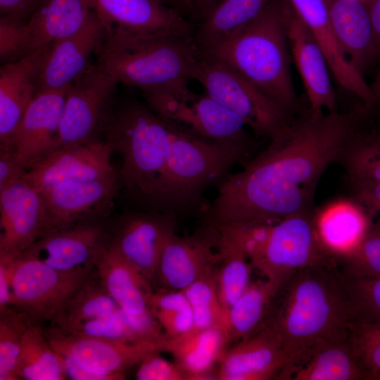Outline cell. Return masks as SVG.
Masks as SVG:
<instances>
[{"instance_id":"6da1fadb","label":"cell","mask_w":380,"mask_h":380,"mask_svg":"<svg viewBox=\"0 0 380 380\" xmlns=\"http://www.w3.org/2000/svg\"><path fill=\"white\" fill-rule=\"evenodd\" d=\"M337 111L291 121L239 172L222 182L209 215L215 224L271 223L312 210L316 185L357 127Z\"/></svg>"},{"instance_id":"7a4b0ae2","label":"cell","mask_w":380,"mask_h":380,"mask_svg":"<svg viewBox=\"0 0 380 380\" xmlns=\"http://www.w3.org/2000/svg\"><path fill=\"white\" fill-rule=\"evenodd\" d=\"M356 320L340 268L319 265L294 273L279 286L264 322L282 341L291 379L319 346L348 341Z\"/></svg>"},{"instance_id":"3957f363","label":"cell","mask_w":380,"mask_h":380,"mask_svg":"<svg viewBox=\"0 0 380 380\" xmlns=\"http://www.w3.org/2000/svg\"><path fill=\"white\" fill-rule=\"evenodd\" d=\"M287 3L271 0L252 21L198 50L239 73L293 115L301 107L291 72Z\"/></svg>"},{"instance_id":"277c9868","label":"cell","mask_w":380,"mask_h":380,"mask_svg":"<svg viewBox=\"0 0 380 380\" xmlns=\"http://www.w3.org/2000/svg\"><path fill=\"white\" fill-rule=\"evenodd\" d=\"M96 63L118 82L141 91L188 86L199 58L194 37L106 33Z\"/></svg>"},{"instance_id":"5b68a950","label":"cell","mask_w":380,"mask_h":380,"mask_svg":"<svg viewBox=\"0 0 380 380\" xmlns=\"http://www.w3.org/2000/svg\"><path fill=\"white\" fill-rule=\"evenodd\" d=\"M167 123V158L153 201L172 210L196 203L206 188L246 156L248 144L211 141Z\"/></svg>"},{"instance_id":"8992f818","label":"cell","mask_w":380,"mask_h":380,"mask_svg":"<svg viewBox=\"0 0 380 380\" xmlns=\"http://www.w3.org/2000/svg\"><path fill=\"white\" fill-rule=\"evenodd\" d=\"M120 154V175L127 189L153 201L166 162L170 129L149 107L128 103L114 106L103 134Z\"/></svg>"},{"instance_id":"52a82bcc","label":"cell","mask_w":380,"mask_h":380,"mask_svg":"<svg viewBox=\"0 0 380 380\" xmlns=\"http://www.w3.org/2000/svg\"><path fill=\"white\" fill-rule=\"evenodd\" d=\"M312 211L269 223L248 256L253 269L277 289L294 273L319 265L338 266L321 247L313 226Z\"/></svg>"},{"instance_id":"ba28073f","label":"cell","mask_w":380,"mask_h":380,"mask_svg":"<svg viewBox=\"0 0 380 380\" xmlns=\"http://www.w3.org/2000/svg\"><path fill=\"white\" fill-rule=\"evenodd\" d=\"M194 80L258 135L271 138L292 119L291 113L247 79L217 61L199 54Z\"/></svg>"},{"instance_id":"9c48e42d","label":"cell","mask_w":380,"mask_h":380,"mask_svg":"<svg viewBox=\"0 0 380 380\" xmlns=\"http://www.w3.org/2000/svg\"><path fill=\"white\" fill-rule=\"evenodd\" d=\"M141 93L161 119L194 135L221 142L248 141L242 119L205 92L196 94L184 86Z\"/></svg>"},{"instance_id":"30bf717a","label":"cell","mask_w":380,"mask_h":380,"mask_svg":"<svg viewBox=\"0 0 380 380\" xmlns=\"http://www.w3.org/2000/svg\"><path fill=\"white\" fill-rule=\"evenodd\" d=\"M118 84L99 64L91 63L68 87L56 149L102 139Z\"/></svg>"},{"instance_id":"8fae6325","label":"cell","mask_w":380,"mask_h":380,"mask_svg":"<svg viewBox=\"0 0 380 380\" xmlns=\"http://www.w3.org/2000/svg\"><path fill=\"white\" fill-rule=\"evenodd\" d=\"M13 308L32 322H51L72 293L94 272H65L20 255L8 261Z\"/></svg>"},{"instance_id":"7c38bea8","label":"cell","mask_w":380,"mask_h":380,"mask_svg":"<svg viewBox=\"0 0 380 380\" xmlns=\"http://www.w3.org/2000/svg\"><path fill=\"white\" fill-rule=\"evenodd\" d=\"M52 348L87 372L104 380L125 379L124 372L146 356L165 351L168 336L138 342H122L66 334L51 327L45 331Z\"/></svg>"},{"instance_id":"4fadbf2b","label":"cell","mask_w":380,"mask_h":380,"mask_svg":"<svg viewBox=\"0 0 380 380\" xmlns=\"http://www.w3.org/2000/svg\"><path fill=\"white\" fill-rule=\"evenodd\" d=\"M118 189V174L96 179L61 182L44 189L40 192L47 211L45 234L99 221L112 207Z\"/></svg>"},{"instance_id":"5bb4252c","label":"cell","mask_w":380,"mask_h":380,"mask_svg":"<svg viewBox=\"0 0 380 380\" xmlns=\"http://www.w3.org/2000/svg\"><path fill=\"white\" fill-rule=\"evenodd\" d=\"M110 236V229L99 221L83 223L42 236L20 255L62 272L89 273L108 248Z\"/></svg>"},{"instance_id":"9a60e30c","label":"cell","mask_w":380,"mask_h":380,"mask_svg":"<svg viewBox=\"0 0 380 380\" xmlns=\"http://www.w3.org/2000/svg\"><path fill=\"white\" fill-rule=\"evenodd\" d=\"M47 220L42 193L23 179L0 190V259L19 257L45 234Z\"/></svg>"},{"instance_id":"2e32d148","label":"cell","mask_w":380,"mask_h":380,"mask_svg":"<svg viewBox=\"0 0 380 380\" xmlns=\"http://www.w3.org/2000/svg\"><path fill=\"white\" fill-rule=\"evenodd\" d=\"M106 33L193 37L196 25L160 0H87Z\"/></svg>"},{"instance_id":"e0dca14e","label":"cell","mask_w":380,"mask_h":380,"mask_svg":"<svg viewBox=\"0 0 380 380\" xmlns=\"http://www.w3.org/2000/svg\"><path fill=\"white\" fill-rule=\"evenodd\" d=\"M220 380L290 379V365L277 331L263 322L251 335L226 349L220 362Z\"/></svg>"},{"instance_id":"ac0fdd59","label":"cell","mask_w":380,"mask_h":380,"mask_svg":"<svg viewBox=\"0 0 380 380\" xmlns=\"http://www.w3.org/2000/svg\"><path fill=\"white\" fill-rule=\"evenodd\" d=\"M174 234L172 215L129 214L121 217L110 229L108 247L151 284L163 248Z\"/></svg>"},{"instance_id":"d6986e66","label":"cell","mask_w":380,"mask_h":380,"mask_svg":"<svg viewBox=\"0 0 380 380\" xmlns=\"http://www.w3.org/2000/svg\"><path fill=\"white\" fill-rule=\"evenodd\" d=\"M112 146L104 139L61 148L27 170L23 179L39 191L53 184L103 178L116 173L111 165Z\"/></svg>"},{"instance_id":"ffe728a7","label":"cell","mask_w":380,"mask_h":380,"mask_svg":"<svg viewBox=\"0 0 380 380\" xmlns=\"http://www.w3.org/2000/svg\"><path fill=\"white\" fill-rule=\"evenodd\" d=\"M67 89L38 92L15 129L11 148L26 171L57 148Z\"/></svg>"},{"instance_id":"44dd1931","label":"cell","mask_w":380,"mask_h":380,"mask_svg":"<svg viewBox=\"0 0 380 380\" xmlns=\"http://www.w3.org/2000/svg\"><path fill=\"white\" fill-rule=\"evenodd\" d=\"M95 269L107 292L139 329L153 338L166 335L149 308L150 283L130 263L108 246Z\"/></svg>"},{"instance_id":"7402d4cb","label":"cell","mask_w":380,"mask_h":380,"mask_svg":"<svg viewBox=\"0 0 380 380\" xmlns=\"http://www.w3.org/2000/svg\"><path fill=\"white\" fill-rule=\"evenodd\" d=\"M286 25L291 58L299 72L313 115L336 111V95L322 48L288 1Z\"/></svg>"},{"instance_id":"603a6c76","label":"cell","mask_w":380,"mask_h":380,"mask_svg":"<svg viewBox=\"0 0 380 380\" xmlns=\"http://www.w3.org/2000/svg\"><path fill=\"white\" fill-rule=\"evenodd\" d=\"M219 232L181 237L174 234L160 255L156 277L170 291H182L196 281L214 272L221 259Z\"/></svg>"},{"instance_id":"cb8c5ba5","label":"cell","mask_w":380,"mask_h":380,"mask_svg":"<svg viewBox=\"0 0 380 380\" xmlns=\"http://www.w3.org/2000/svg\"><path fill=\"white\" fill-rule=\"evenodd\" d=\"M312 218L321 247L337 263L357 249L374 221L354 196L326 202L312 211Z\"/></svg>"},{"instance_id":"d4e9b609","label":"cell","mask_w":380,"mask_h":380,"mask_svg":"<svg viewBox=\"0 0 380 380\" xmlns=\"http://www.w3.org/2000/svg\"><path fill=\"white\" fill-rule=\"evenodd\" d=\"M106 31L96 13L77 32L51 44L44 63L37 92L68 87L91 64L101 48Z\"/></svg>"},{"instance_id":"484cf974","label":"cell","mask_w":380,"mask_h":380,"mask_svg":"<svg viewBox=\"0 0 380 380\" xmlns=\"http://www.w3.org/2000/svg\"><path fill=\"white\" fill-rule=\"evenodd\" d=\"M51 44L0 68V148H11L15 129L37 94Z\"/></svg>"},{"instance_id":"4316f807","label":"cell","mask_w":380,"mask_h":380,"mask_svg":"<svg viewBox=\"0 0 380 380\" xmlns=\"http://www.w3.org/2000/svg\"><path fill=\"white\" fill-rule=\"evenodd\" d=\"M315 37L336 80L370 107L376 104L370 86L344 56L336 39L324 0H288Z\"/></svg>"},{"instance_id":"83f0119b","label":"cell","mask_w":380,"mask_h":380,"mask_svg":"<svg viewBox=\"0 0 380 380\" xmlns=\"http://www.w3.org/2000/svg\"><path fill=\"white\" fill-rule=\"evenodd\" d=\"M340 49L362 75L374 62V34L365 0H324Z\"/></svg>"},{"instance_id":"f1b7e54d","label":"cell","mask_w":380,"mask_h":380,"mask_svg":"<svg viewBox=\"0 0 380 380\" xmlns=\"http://www.w3.org/2000/svg\"><path fill=\"white\" fill-rule=\"evenodd\" d=\"M94 13L87 0H44L25 24L23 56L77 32Z\"/></svg>"},{"instance_id":"f546056e","label":"cell","mask_w":380,"mask_h":380,"mask_svg":"<svg viewBox=\"0 0 380 380\" xmlns=\"http://www.w3.org/2000/svg\"><path fill=\"white\" fill-rule=\"evenodd\" d=\"M229 338L221 328L198 329L168 337L165 351L170 353L187 379H206L226 350Z\"/></svg>"},{"instance_id":"4dcf8cb0","label":"cell","mask_w":380,"mask_h":380,"mask_svg":"<svg viewBox=\"0 0 380 380\" xmlns=\"http://www.w3.org/2000/svg\"><path fill=\"white\" fill-rule=\"evenodd\" d=\"M119 310L95 269L65 301L51 322V327L68 333L80 325Z\"/></svg>"},{"instance_id":"1f68e13d","label":"cell","mask_w":380,"mask_h":380,"mask_svg":"<svg viewBox=\"0 0 380 380\" xmlns=\"http://www.w3.org/2000/svg\"><path fill=\"white\" fill-rule=\"evenodd\" d=\"M291 380H364L349 339L325 343L297 369Z\"/></svg>"},{"instance_id":"d6a6232c","label":"cell","mask_w":380,"mask_h":380,"mask_svg":"<svg viewBox=\"0 0 380 380\" xmlns=\"http://www.w3.org/2000/svg\"><path fill=\"white\" fill-rule=\"evenodd\" d=\"M15 374L27 380L68 379L62 356L52 348L39 324L30 323L24 332Z\"/></svg>"},{"instance_id":"836d02e7","label":"cell","mask_w":380,"mask_h":380,"mask_svg":"<svg viewBox=\"0 0 380 380\" xmlns=\"http://www.w3.org/2000/svg\"><path fill=\"white\" fill-rule=\"evenodd\" d=\"M271 0H220L196 25L194 41L198 49L227 36L255 19Z\"/></svg>"},{"instance_id":"e575fe53","label":"cell","mask_w":380,"mask_h":380,"mask_svg":"<svg viewBox=\"0 0 380 380\" xmlns=\"http://www.w3.org/2000/svg\"><path fill=\"white\" fill-rule=\"evenodd\" d=\"M277 289L265 278L251 284L229 309L225 322L229 341L251 335L262 324Z\"/></svg>"},{"instance_id":"d590c367","label":"cell","mask_w":380,"mask_h":380,"mask_svg":"<svg viewBox=\"0 0 380 380\" xmlns=\"http://www.w3.org/2000/svg\"><path fill=\"white\" fill-rule=\"evenodd\" d=\"M221 259L215 272L216 289L226 322L227 315L251 284L253 269L248 258L219 233Z\"/></svg>"},{"instance_id":"8d00e7d4","label":"cell","mask_w":380,"mask_h":380,"mask_svg":"<svg viewBox=\"0 0 380 380\" xmlns=\"http://www.w3.org/2000/svg\"><path fill=\"white\" fill-rule=\"evenodd\" d=\"M338 161L351 181L380 182V129L357 127Z\"/></svg>"},{"instance_id":"74e56055","label":"cell","mask_w":380,"mask_h":380,"mask_svg":"<svg viewBox=\"0 0 380 380\" xmlns=\"http://www.w3.org/2000/svg\"><path fill=\"white\" fill-rule=\"evenodd\" d=\"M214 274L215 272L196 281L182 291L193 313L194 328L216 327L225 331V317Z\"/></svg>"},{"instance_id":"f35d334b","label":"cell","mask_w":380,"mask_h":380,"mask_svg":"<svg viewBox=\"0 0 380 380\" xmlns=\"http://www.w3.org/2000/svg\"><path fill=\"white\" fill-rule=\"evenodd\" d=\"M32 322L13 308L0 311V380L20 379L15 374L25 331Z\"/></svg>"},{"instance_id":"ab89813d","label":"cell","mask_w":380,"mask_h":380,"mask_svg":"<svg viewBox=\"0 0 380 380\" xmlns=\"http://www.w3.org/2000/svg\"><path fill=\"white\" fill-rule=\"evenodd\" d=\"M349 343L362 369L364 380H380V322L356 320Z\"/></svg>"},{"instance_id":"60d3db41","label":"cell","mask_w":380,"mask_h":380,"mask_svg":"<svg viewBox=\"0 0 380 380\" xmlns=\"http://www.w3.org/2000/svg\"><path fill=\"white\" fill-rule=\"evenodd\" d=\"M66 334L122 342H138L161 338H153L146 334L121 310L87 322Z\"/></svg>"},{"instance_id":"b9f144b4","label":"cell","mask_w":380,"mask_h":380,"mask_svg":"<svg viewBox=\"0 0 380 380\" xmlns=\"http://www.w3.org/2000/svg\"><path fill=\"white\" fill-rule=\"evenodd\" d=\"M338 264L346 277L380 276V220H374L357 249Z\"/></svg>"},{"instance_id":"7bdbcfd3","label":"cell","mask_w":380,"mask_h":380,"mask_svg":"<svg viewBox=\"0 0 380 380\" xmlns=\"http://www.w3.org/2000/svg\"><path fill=\"white\" fill-rule=\"evenodd\" d=\"M344 280L356 319L380 322V276L344 275Z\"/></svg>"},{"instance_id":"ee69618b","label":"cell","mask_w":380,"mask_h":380,"mask_svg":"<svg viewBox=\"0 0 380 380\" xmlns=\"http://www.w3.org/2000/svg\"><path fill=\"white\" fill-rule=\"evenodd\" d=\"M25 23L13 16L0 17V59L3 64L24 56Z\"/></svg>"},{"instance_id":"f6af8a7d","label":"cell","mask_w":380,"mask_h":380,"mask_svg":"<svg viewBox=\"0 0 380 380\" xmlns=\"http://www.w3.org/2000/svg\"><path fill=\"white\" fill-rule=\"evenodd\" d=\"M135 378L138 380L187 379L184 372L176 363L163 358L159 353L148 355L139 364Z\"/></svg>"},{"instance_id":"bcb514c9","label":"cell","mask_w":380,"mask_h":380,"mask_svg":"<svg viewBox=\"0 0 380 380\" xmlns=\"http://www.w3.org/2000/svg\"><path fill=\"white\" fill-rule=\"evenodd\" d=\"M165 334L170 337L180 336L194 327L191 308L152 312Z\"/></svg>"},{"instance_id":"7dc6e473","label":"cell","mask_w":380,"mask_h":380,"mask_svg":"<svg viewBox=\"0 0 380 380\" xmlns=\"http://www.w3.org/2000/svg\"><path fill=\"white\" fill-rule=\"evenodd\" d=\"M25 172L11 148H0V190L21 179Z\"/></svg>"},{"instance_id":"c3c4849f","label":"cell","mask_w":380,"mask_h":380,"mask_svg":"<svg viewBox=\"0 0 380 380\" xmlns=\"http://www.w3.org/2000/svg\"><path fill=\"white\" fill-rule=\"evenodd\" d=\"M355 197L374 217L380 213V182L351 181Z\"/></svg>"},{"instance_id":"681fc988","label":"cell","mask_w":380,"mask_h":380,"mask_svg":"<svg viewBox=\"0 0 380 380\" xmlns=\"http://www.w3.org/2000/svg\"><path fill=\"white\" fill-rule=\"evenodd\" d=\"M44 0H0V15L13 16L25 22Z\"/></svg>"},{"instance_id":"f907efd6","label":"cell","mask_w":380,"mask_h":380,"mask_svg":"<svg viewBox=\"0 0 380 380\" xmlns=\"http://www.w3.org/2000/svg\"><path fill=\"white\" fill-rule=\"evenodd\" d=\"M11 283L8 261L0 260V311L11 308Z\"/></svg>"},{"instance_id":"816d5d0a","label":"cell","mask_w":380,"mask_h":380,"mask_svg":"<svg viewBox=\"0 0 380 380\" xmlns=\"http://www.w3.org/2000/svg\"><path fill=\"white\" fill-rule=\"evenodd\" d=\"M374 34V62L380 58V0H365Z\"/></svg>"},{"instance_id":"f5cc1de1","label":"cell","mask_w":380,"mask_h":380,"mask_svg":"<svg viewBox=\"0 0 380 380\" xmlns=\"http://www.w3.org/2000/svg\"><path fill=\"white\" fill-rule=\"evenodd\" d=\"M220 0H186L192 22L199 23L211 12Z\"/></svg>"},{"instance_id":"db71d44e","label":"cell","mask_w":380,"mask_h":380,"mask_svg":"<svg viewBox=\"0 0 380 380\" xmlns=\"http://www.w3.org/2000/svg\"><path fill=\"white\" fill-rule=\"evenodd\" d=\"M61 356L67 378L69 377L74 380H104L100 376L87 372L70 358Z\"/></svg>"},{"instance_id":"11a10c76","label":"cell","mask_w":380,"mask_h":380,"mask_svg":"<svg viewBox=\"0 0 380 380\" xmlns=\"http://www.w3.org/2000/svg\"><path fill=\"white\" fill-rule=\"evenodd\" d=\"M168 6L181 12L191 21V11L186 0H160ZM192 22V21H191Z\"/></svg>"},{"instance_id":"9f6ffc18","label":"cell","mask_w":380,"mask_h":380,"mask_svg":"<svg viewBox=\"0 0 380 380\" xmlns=\"http://www.w3.org/2000/svg\"><path fill=\"white\" fill-rule=\"evenodd\" d=\"M377 61L379 62V65L374 80L373 82V84L372 87H370L375 99L376 104L380 103V58Z\"/></svg>"}]
</instances>
